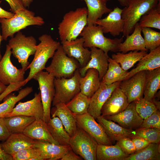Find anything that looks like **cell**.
Wrapping results in <instances>:
<instances>
[{
    "instance_id": "6da1fadb",
    "label": "cell",
    "mask_w": 160,
    "mask_h": 160,
    "mask_svg": "<svg viewBox=\"0 0 160 160\" xmlns=\"http://www.w3.org/2000/svg\"><path fill=\"white\" fill-rule=\"evenodd\" d=\"M88 11L86 7L78 8L65 13L58 25L61 41L75 40L87 25Z\"/></svg>"
},
{
    "instance_id": "7a4b0ae2",
    "label": "cell",
    "mask_w": 160,
    "mask_h": 160,
    "mask_svg": "<svg viewBox=\"0 0 160 160\" xmlns=\"http://www.w3.org/2000/svg\"><path fill=\"white\" fill-rule=\"evenodd\" d=\"M0 22L3 40L5 41L28 26H41L45 23L42 17L35 16L34 12L26 8L17 10L10 18L0 19Z\"/></svg>"
},
{
    "instance_id": "3957f363",
    "label": "cell",
    "mask_w": 160,
    "mask_h": 160,
    "mask_svg": "<svg viewBox=\"0 0 160 160\" xmlns=\"http://www.w3.org/2000/svg\"><path fill=\"white\" fill-rule=\"evenodd\" d=\"M40 42L36 46L34 57L28 67L30 69L29 74L25 80L27 83L37 73L46 68V64L49 59L52 58L56 50L61 45L49 35L44 34L39 36Z\"/></svg>"
},
{
    "instance_id": "277c9868",
    "label": "cell",
    "mask_w": 160,
    "mask_h": 160,
    "mask_svg": "<svg viewBox=\"0 0 160 160\" xmlns=\"http://www.w3.org/2000/svg\"><path fill=\"white\" fill-rule=\"evenodd\" d=\"M102 28L97 25H86L79 36L84 40L85 48L96 47L103 51L106 54L109 51H119V46L123 41V37L112 39L107 38L103 34Z\"/></svg>"
},
{
    "instance_id": "5b68a950",
    "label": "cell",
    "mask_w": 160,
    "mask_h": 160,
    "mask_svg": "<svg viewBox=\"0 0 160 160\" xmlns=\"http://www.w3.org/2000/svg\"><path fill=\"white\" fill-rule=\"evenodd\" d=\"M160 1V0H129L128 6L122 9L121 14L124 23L123 36L126 37L132 33L142 16Z\"/></svg>"
},
{
    "instance_id": "8992f818",
    "label": "cell",
    "mask_w": 160,
    "mask_h": 160,
    "mask_svg": "<svg viewBox=\"0 0 160 160\" xmlns=\"http://www.w3.org/2000/svg\"><path fill=\"white\" fill-rule=\"evenodd\" d=\"M8 45L11 49L12 54L18 60L22 68L26 71L30 64L28 58L34 54L36 50L35 38L33 36H26L20 31L15 36L11 37Z\"/></svg>"
},
{
    "instance_id": "52a82bcc",
    "label": "cell",
    "mask_w": 160,
    "mask_h": 160,
    "mask_svg": "<svg viewBox=\"0 0 160 160\" xmlns=\"http://www.w3.org/2000/svg\"><path fill=\"white\" fill-rule=\"evenodd\" d=\"M80 68L79 62L68 57L61 44L55 52L50 65L45 69L55 78H69L72 77Z\"/></svg>"
},
{
    "instance_id": "ba28073f",
    "label": "cell",
    "mask_w": 160,
    "mask_h": 160,
    "mask_svg": "<svg viewBox=\"0 0 160 160\" xmlns=\"http://www.w3.org/2000/svg\"><path fill=\"white\" fill-rule=\"evenodd\" d=\"M81 76L78 69L70 78H55V92L52 102L53 106L60 103L66 104L80 92L79 79Z\"/></svg>"
},
{
    "instance_id": "9c48e42d",
    "label": "cell",
    "mask_w": 160,
    "mask_h": 160,
    "mask_svg": "<svg viewBox=\"0 0 160 160\" xmlns=\"http://www.w3.org/2000/svg\"><path fill=\"white\" fill-rule=\"evenodd\" d=\"M69 145L72 150L85 160H96L98 144L83 129L77 127L75 133L71 137Z\"/></svg>"
},
{
    "instance_id": "30bf717a",
    "label": "cell",
    "mask_w": 160,
    "mask_h": 160,
    "mask_svg": "<svg viewBox=\"0 0 160 160\" xmlns=\"http://www.w3.org/2000/svg\"><path fill=\"white\" fill-rule=\"evenodd\" d=\"M55 78L47 72L43 71L36 74L33 78L39 84L44 110L43 120L46 123L51 119V106L55 92Z\"/></svg>"
},
{
    "instance_id": "8fae6325",
    "label": "cell",
    "mask_w": 160,
    "mask_h": 160,
    "mask_svg": "<svg viewBox=\"0 0 160 160\" xmlns=\"http://www.w3.org/2000/svg\"><path fill=\"white\" fill-rule=\"evenodd\" d=\"M11 50L8 44L3 56L0 60V81L7 86L23 82L25 71L22 68L18 69L11 60Z\"/></svg>"
},
{
    "instance_id": "7c38bea8",
    "label": "cell",
    "mask_w": 160,
    "mask_h": 160,
    "mask_svg": "<svg viewBox=\"0 0 160 160\" xmlns=\"http://www.w3.org/2000/svg\"><path fill=\"white\" fill-rule=\"evenodd\" d=\"M77 127H80L92 137L98 144L112 145L102 126L94 118L88 113L75 115Z\"/></svg>"
},
{
    "instance_id": "4fadbf2b",
    "label": "cell",
    "mask_w": 160,
    "mask_h": 160,
    "mask_svg": "<svg viewBox=\"0 0 160 160\" xmlns=\"http://www.w3.org/2000/svg\"><path fill=\"white\" fill-rule=\"evenodd\" d=\"M145 79V71H142L121 81L119 87L126 96L129 104L143 98Z\"/></svg>"
},
{
    "instance_id": "5bb4252c",
    "label": "cell",
    "mask_w": 160,
    "mask_h": 160,
    "mask_svg": "<svg viewBox=\"0 0 160 160\" xmlns=\"http://www.w3.org/2000/svg\"><path fill=\"white\" fill-rule=\"evenodd\" d=\"M17 115L32 117L35 119H43L44 110L40 92L35 93L34 97L30 100L19 102L5 117Z\"/></svg>"
},
{
    "instance_id": "9a60e30c",
    "label": "cell",
    "mask_w": 160,
    "mask_h": 160,
    "mask_svg": "<svg viewBox=\"0 0 160 160\" xmlns=\"http://www.w3.org/2000/svg\"><path fill=\"white\" fill-rule=\"evenodd\" d=\"M121 81L107 85L101 81L99 87L90 98L87 113L96 119L101 115L102 107L114 90L119 87Z\"/></svg>"
},
{
    "instance_id": "2e32d148",
    "label": "cell",
    "mask_w": 160,
    "mask_h": 160,
    "mask_svg": "<svg viewBox=\"0 0 160 160\" xmlns=\"http://www.w3.org/2000/svg\"><path fill=\"white\" fill-rule=\"evenodd\" d=\"M84 39L81 37L75 40L61 42L64 52L68 57L76 60L79 62L80 68L85 66L90 58V50L84 47Z\"/></svg>"
},
{
    "instance_id": "e0dca14e",
    "label": "cell",
    "mask_w": 160,
    "mask_h": 160,
    "mask_svg": "<svg viewBox=\"0 0 160 160\" xmlns=\"http://www.w3.org/2000/svg\"><path fill=\"white\" fill-rule=\"evenodd\" d=\"M104 117L117 122L124 128L131 129L139 128L143 120L136 110L135 101L129 103L126 108L119 113Z\"/></svg>"
},
{
    "instance_id": "ac0fdd59",
    "label": "cell",
    "mask_w": 160,
    "mask_h": 160,
    "mask_svg": "<svg viewBox=\"0 0 160 160\" xmlns=\"http://www.w3.org/2000/svg\"><path fill=\"white\" fill-rule=\"evenodd\" d=\"M122 9L116 7L103 19H98L96 25L101 26L104 33H109L113 36L122 33L124 28V22L121 17Z\"/></svg>"
},
{
    "instance_id": "d6986e66",
    "label": "cell",
    "mask_w": 160,
    "mask_h": 160,
    "mask_svg": "<svg viewBox=\"0 0 160 160\" xmlns=\"http://www.w3.org/2000/svg\"><path fill=\"white\" fill-rule=\"evenodd\" d=\"M90 48V59L85 66L79 69V73L81 77H84L88 69H95L98 71L99 78L101 81L108 70L109 56L108 54L100 49L95 47Z\"/></svg>"
},
{
    "instance_id": "ffe728a7",
    "label": "cell",
    "mask_w": 160,
    "mask_h": 160,
    "mask_svg": "<svg viewBox=\"0 0 160 160\" xmlns=\"http://www.w3.org/2000/svg\"><path fill=\"white\" fill-rule=\"evenodd\" d=\"M129 104L126 96L118 87L103 105L101 116L105 117L119 113L124 110Z\"/></svg>"
},
{
    "instance_id": "44dd1931",
    "label": "cell",
    "mask_w": 160,
    "mask_h": 160,
    "mask_svg": "<svg viewBox=\"0 0 160 160\" xmlns=\"http://www.w3.org/2000/svg\"><path fill=\"white\" fill-rule=\"evenodd\" d=\"M39 151L44 160H57L62 157L71 149L69 145H62L48 142L35 140L33 146Z\"/></svg>"
},
{
    "instance_id": "7402d4cb",
    "label": "cell",
    "mask_w": 160,
    "mask_h": 160,
    "mask_svg": "<svg viewBox=\"0 0 160 160\" xmlns=\"http://www.w3.org/2000/svg\"><path fill=\"white\" fill-rule=\"evenodd\" d=\"M35 140L19 133L11 134L1 145L4 152L12 156L22 149L33 146Z\"/></svg>"
},
{
    "instance_id": "603a6c76",
    "label": "cell",
    "mask_w": 160,
    "mask_h": 160,
    "mask_svg": "<svg viewBox=\"0 0 160 160\" xmlns=\"http://www.w3.org/2000/svg\"><path fill=\"white\" fill-rule=\"evenodd\" d=\"M52 117L57 116L70 137L75 133L77 126L75 115L69 110L64 103L58 104L51 110Z\"/></svg>"
},
{
    "instance_id": "cb8c5ba5",
    "label": "cell",
    "mask_w": 160,
    "mask_h": 160,
    "mask_svg": "<svg viewBox=\"0 0 160 160\" xmlns=\"http://www.w3.org/2000/svg\"><path fill=\"white\" fill-rule=\"evenodd\" d=\"M23 133L34 140L45 141L59 145L54 139L43 119H35L24 130Z\"/></svg>"
},
{
    "instance_id": "d4e9b609",
    "label": "cell",
    "mask_w": 160,
    "mask_h": 160,
    "mask_svg": "<svg viewBox=\"0 0 160 160\" xmlns=\"http://www.w3.org/2000/svg\"><path fill=\"white\" fill-rule=\"evenodd\" d=\"M138 62L135 68L127 72L123 80L130 78L138 72L160 68V46L150 51Z\"/></svg>"
},
{
    "instance_id": "484cf974",
    "label": "cell",
    "mask_w": 160,
    "mask_h": 160,
    "mask_svg": "<svg viewBox=\"0 0 160 160\" xmlns=\"http://www.w3.org/2000/svg\"><path fill=\"white\" fill-rule=\"evenodd\" d=\"M141 32V27L138 22L135 25L132 34L127 36L125 40L121 43L118 52L126 53L129 51H148Z\"/></svg>"
},
{
    "instance_id": "4316f807",
    "label": "cell",
    "mask_w": 160,
    "mask_h": 160,
    "mask_svg": "<svg viewBox=\"0 0 160 160\" xmlns=\"http://www.w3.org/2000/svg\"><path fill=\"white\" fill-rule=\"evenodd\" d=\"M96 119L97 122L102 126L111 141H117L123 137H131L135 133V130L133 129L124 128L101 116L97 117Z\"/></svg>"
},
{
    "instance_id": "83f0119b",
    "label": "cell",
    "mask_w": 160,
    "mask_h": 160,
    "mask_svg": "<svg viewBox=\"0 0 160 160\" xmlns=\"http://www.w3.org/2000/svg\"><path fill=\"white\" fill-rule=\"evenodd\" d=\"M100 83L97 71L89 68L85 76L80 78V92L91 98L99 87Z\"/></svg>"
},
{
    "instance_id": "f1b7e54d",
    "label": "cell",
    "mask_w": 160,
    "mask_h": 160,
    "mask_svg": "<svg viewBox=\"0 0 160 160\" xmlns=\"http://www.w3.org/2000/svg\"><path fill=\"white\" fill-rule=\"evenodd\" d=\"M86 3L88 11L87 25H96V22L103 15L112 9L108 8L105 0H80Z\"/></svg>"
},
{
    "instance_id": "f546056e",
    "label": "cell",
    "mask_w": 160,
    "mask_h": 160,
    "mask_svg": "<svg viewBox=\"0 0 160 160\" xmlns=\"http://www.w3.org/2000/svg\"><path fill=\"white\" fill-rule=\"evenodd\" d=\"M160 88V68L145 71L143 95L145 99L152 101Z\"/></svg>"
},
{
    "instance_id": "4dcf8cb0",
    "label": "cell",
    "mask_w": 160,
    "mask_h": 160,
    "mask_svg": "<svg viewBox=\"0 0 160 160\" xmlns=\"http://www.w3.org/2000/svg\"><path fill=\"white\" fill-rule=\"evenodd\" d=\"M128 156L116 144L114 145L98 144L97 149V160H124Z\"/></svg>"
},
{
    "instance_id": "1f68e13d",
    "label": "cell",
    "mask_w": 160,
    "mask_h": 160,
    "mask_svg": "<svg viewBox=\"0 0 160 160\" xmlns=\"http://www.w3.org/2000/svg\"><path fill=\"white\" fill-rule=\"evenodd\" d=\"M47 124L53 138L59 145H69L71 137L58 117H52Z\"/></svg>"
},
{
    "instance_id": "d6a6232c",
    "label": "cell",
    "mask_w": 160,
    "mask_h": 160,
    "mask_svg": "<svg viewBox=\"0 0 160 160\" xmlns=\"http://www.w3.org/2000/svg\"><path fill=\"white\" fill-rule=\"evenodd\" d=\"M148 51H131L127 53L120 52L112 55V58L119 63L124 70H128L132 67L148 53Z\"/></svg>"
},
{
    "instance_id": "836d02e7",
    "label": "cell",
    "mask_w": 160,
    "mask_h": 160,
    "mask_svg": "<svg viewBox=\"0 0 160 160\" xmlns=\"http://www.w3.org/2000/svg\"><path fill=\"white\" fill-rule=\"evenodd\" d=\"M33 91L31 87H27L21 89L18 94L15 95L10 94L4 99V102L0 104V118H4L10 113L16 103L25 97Z\"/></svg>"
},
{
    "instance_id": "e575fe53",
    "label": "cell",
    "mask_w": 160,
    "mask_h": 160,
    "mask_svg": "<svg viewBox=\"0 0 160 160\" xmlns=\"http://www.w3.org/2000/svg\"><path fill=\"white\" fill-rule=\"evenodd\" d=\"M4 119L11 134L23 133L25 128L35 120L32 117L21 115L4 117Z\"/></svg>"
},
{
    "instance_id": "d590c367",
    "label": "cell",
    "mask_w": 160,
    "mask_h": 160,
    "mask_svg": "<svg viewBox=\"0 0 160 160\" xmlns=\"http://www.w3.org/2000/svg\"><path fill=\"white\" fill-rule=\"evenodd\" d=\"M160 144L150 143L142 150L129 155L124 160H160Z\"/></svg>"
},
{
    "instance_id": "8d00e7d4",
    "label": "cell",
    "mask_w": 160,
    "mask_h": 160,
    "mask_svg": "<svg viewBox=\"0 0 160 160\" xmlns=\"http://www.w3.org/2000/svg\"><path fill=\"white\" fill-rule=\"evenodd\" d=\"M90 100V98L80 92L65 105L74 115H81L87 113Z\"/></svg>"
},
{
    "instance_id": "74e56055",
    "label": "cell",
    "mask_w": 160,
    "mask_h": 160,
    "mask_svg": "<svg viewBox=\"0 0 160 160\" xmlns=\"http://www.w3.org/2000/svg\"><path fill=\"white\" fill-rule=\"evenodd\" d=\"M138 23L141 28H152L160 30V1L156 7L143 15Z\"/></svg>"
},
{
    "instance_id": "f35d334b",
    "label": "cell",
    "mask_w": 160,
    "mask_h": 160,
    "mask_svg": "<svg viewBox=\"0 0 160 160\" xmlns=\"http://www.w3.org/2000/svg\"><path fill=\"white\" fill-rule=\"evenodd\" d=\"M140 137L150 143H160V129L138 128L135 130L134 135L131 137Z\"/></svg>"
},
{
    "instance_id": "ab89813d",
    "label": "cell",
    "mask_w": 160,
    "mask_h": 160,
    "mask_svg": "<svg viewBox=\"0 0 160 160\" xmlns=\"http://www.w3.org/2000/svg\"><path fill=\"white\" fill-rule=\"evenodd\" d=\"M135 102L136 110L143 119L147 118L158 110L152 102L143 97L135 101Z\"/></svg>"
},
{
    "instance_id": "60d3db41",
    "label": "cell",
    "mask_w": 160,
    "mask_h": 160,
    "mask_svg": "<svg viewBox=\"0 0 160 160\" xmlns=\"http://www.w3.org/2000/svg\"><path fill=\"white\" fill-rule=\"evenodd\" d=\"M13 160H43L38 150L33 146L22 149L13 154Z\"/></svg>"
},
{
    "instance_id": "b9f144b4",
    "label": "cell",
    "mask_w": 160,
    "mask_h": 160,
    "mask_svg": "<svg viewBox=\"0 0 160 160\" xmlns=\"http://www.w3.org/2000/svg\"><path fill=\"white\" fill-rule=\"evenodd\" d=\"M160 110H157L150 116L143 120L139 128L160 129Z\"/></svg>"
},
{
    "instance_id": "7bdbcfd3",
    "label": "cell",
    "mask_w": 160,
    "mask_h": 160,
    "mask_svg": "<svg viewBox=\"0 0 160 160\" xmlns=\"http://www.w3.org/2000/svg\"><path fill=\"white\" fill-rule=\"evenodd\" d=\"M118 145L123 151L128 155H131L136 151L135 145L129 137H123L117 141Z\"/></svg>"
},
{
    "instance_id": "ee69618b",
    "label": "cell",
    "mask_w": 160,
    "mask_h": 160,
    "mask_svg": "<svg viewBox=\"0 0 160 160\" xmlns=\"http://www.w3.org/2000/svg\"><path fill=\"white\" fill-rule=\"evenodd\" d=\"M108 65L114 73L119 78L120 81L123 80L127 71L124 70L121 66L120 64L112 58L108 57Z\"/></svg>"
},
{
    "instance_id": "f6af8a7d",
    "label": "cell",
    "mask_w": 160,
    "mask_h": 160,
    "mask_svg": "<svg viewBox=\"0 0 160 160\" xmlns=\"http://www.w3.org/2000/svg\"><path fill=\"white\" fill-rule=\"evenodd\" d=\"M142 32L143 33L145 42L146 48L148 50L151 51L154 49L153 38L152 29L150 28H141Z\"/></svg>"
},
{
    "instance_id": "bcb514c9",
    "label": "cell",
    "mask_w": 160,
    "mask_h": 160,
    "mask_svg": "<svg viewBox=\"0 0 160 160\" xmlns=\"http://www.w3.org/2000/svg\"><path fill=\"white\" fill-rule=\"evenodd\" d=\"M101 81L107 85H110L116 82L121 81L119 78L108 66L107 71L103 77Z\"/></svg>"
},
{
    "instance_id": "7dc6e473",
    "label": "cell",
    "mask_w": 160,
    "mask_h": 160,
    "mask_svg": "<svg viewBox=\"0 0 160 160\" xmlns=\"http://www.w3.org/2000/svg\"><path fill=\"white\" fill-rule=\"evenodd\" d=\"M130 137L135 147L136 152L144 148L151 143L147 140L141 138L135 137Z\"/></svg>"
},
{
    "instance_id": "c3c4849f",
    "label": "cell",
    "mask_w": 160,
    "mask_h": 160,
    "mask_svg": "<svg viewBox=\"0 0 160 160\" xmlns=\"http://www.w3.org/2000/svg\"><path fill=\"white\" fill-rule=\"evenodd\" d=\"M10 134L5 124L4 118H0V141H5Z\"/></svg>"
},
{
    "instance_id": "681fc988",
    "label": "cell",
    "mask_w": 160,
    "mask_h": 160,
    "mask_svg": "<svg viewBox=\"0 0 160 160\" xmlns=\"http://www.w3.org/2000/svg\"><path fill=\"white\" fill-rule=\"evenodd\" d=\"M9 4L12 12L15 13L18 10L25 8L22 0H5Z\"/></svg>"
},
{
    "instance_id": "f907efd6",
    "label": "cell",
    "mask_w": 160,
    "mask_h": 160,
    "mask_svg": "<svg viewBox=\"0 0 160 160\" xmlns=\"http://www.w3.org/2000/svg\"><path fill=\"white\" fill-rule=\"evenodd\" d=\"M61 160H82L83 159L76 154L72 150H70L61 159Z\"/></svg>"
},
{
    "instance_id": "816d5d0a",
    "label": "cell",
    "mask_w": 160,
    "mask_h": 160,
    "mask_svg": "<svg viewBox=\"0 0 160 160\" xmlns=\"http://www.w3.org/2000/svg\"><path fill=\"white\" fill-rule=\"evenodd\" d=\"M153 47L155 49L160 46V33L153 30Z\"/></svg>"
},
{
    "instance_id": "f5cc1de1",
    "label": "cell",
    "mask_w": 160,
    "mask_h": 160,
    "mask_svg": "<svg viewBox=\"0 0 160 160\" xmlns=\"http://www.w3.org/2000/svg\"><path fill=\"white\" fill-rule=\"evenodd\" d=\"M2 1L0 0V4ZM15 13L12 12L7 11L0 6V19L1 18H9L13 16Z\"/></svg>"
},
{
    "instance_id": "db71d44e",
    "label": "cell",
    "mask_w": 160,
    "mask_h": 160,
    "mask_svg": "<svg viewBox=\"0 0 160 160\" xmlns=\"http://www.w3.org/2000/svg\"><path fill=\"white\" fill-rule=\"evenodd\" d=\"M0 160H13L12 156L6 153L3 150L0 144Z\"/></svg>"
},
{
    "instance_id": "11a10c76",
    "label": "cell",
    "mask_w": 160,
    "mask_h": 160,
    "mask_svg": "<svg viewBox=\"0 0 160 160\" xmlns=\"http://www.w3.org/2000/svg\"><path fill=\"white\" fill-rule=\"evenodd\" d=\"M33 0H22V2L24 7L26 8L29 7Z\"/></svg>"
},
{
    "instance_id": "9f6ffc18",
    "label": "cell",
    "mask_w": 160,
    "mask_h": 160,
    "mask_svg": "<svg viewBox=\"0 0 160 160\" xmlns=\"http://www.w3.org/2000/svg\"><path fill=\"white\" fill-rule=\"evenodd\" d=\"M107 2L110 0H105ZM121 5L123 7H127L128 5L129 0H118Z\"/></svg>"
},
{
    "instance_id": "6f0895ef",
    "label": "cell",
    "mask_w": 160,
    "mask_h": 160,
    "mask_svg": "<svg viewBox=\"0 0 160 160\" xmlns=\"http://www.w3.org/2000/svg\"><path fill=\"white\" fill-rule=\"evenodd\" d=\"M7 86H6L2 83L0 81V94L3 92L6 89Z\"/></svg>"
},
{
    "instance_id": "680465c9",
    "label": "cell",
    "mask_w": 160,
    "mask_h": 160,
    "mask_svg": "<svg viewBox=\"0 0 160 160\" xmlns=\"http://www.w3.org/2000/svg\"><path fill=\"white\" fill-rule=\"evenodd\" d=\"M3 39L2 36V35L1 34L0 32V60H1V59L2 58V56L1 55V52H0V45L1 44V42L2 41Z\"/></svg>"
}]
</instances>
